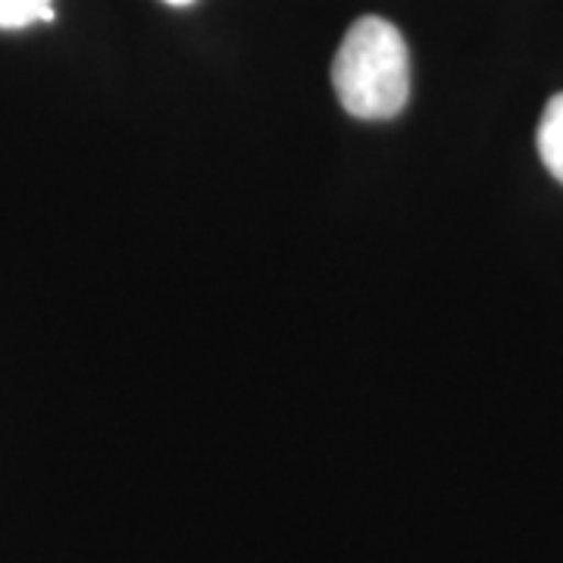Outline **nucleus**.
<instances>
[{
    "label": "nucleus",
    "instance_id": "obj_1",
    "mask_svg": "<svg viewBox=\"0 0 563 563\" xmlns=\"http://www.w3.org/2000/svg\"><path fill=\"white\" fill-rule=\"evenodd\" d=\"M332 88L357 120H395L410 98V51L383 16H363L344 32L332 60Z\"/></svg>",
    "mask_w": 563,
    "mask_h": 563
},
{
    "label": "nucleus",
    "instance_id": "obj_2",
    "mask_svg": "<svg viewBox=\"0 0 563 563\" xmlns=\"http://www.w3.org/2000/svg\"><path fill=\"white\" fill-rule=\"evenodd\" d=\"M536 144H539V157H542L544 169L563 185V95L551 98L544 107Z\"/></svg>",
    "mask_w": 563,
    "mask_h": 563
},
{
    "label": "nucleus",
    "instance_id": "obj_3",
    "mask_svg": "<svg viewBox=\"0 0 563 563\" xmlns=\"http://www.w3.org/2000/svg\"><path fill=\"white\" fill-rule=\"evenodd\" d=\"M41 20H54L51 0H0V29H25Z\"/></svg>",
    "mask_w": 563,
    "mask_h": 563
},
{
    "label": "nucleus",
    "instance_id": "obj_4",
    "mask_svg": "<svg viewBox=\"0 0 563 563\" xmlns=\"http://www.w3.org/2000/svg\"><path fill=\"white\" fill-rule=\"evenodd\" d=\"M163 3H169V7H188V3H195V0H163Z\"/></svg>",
    "mask_w": 563,
    "mask_h": 563
}]
</instances>
